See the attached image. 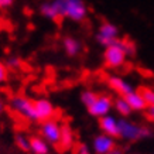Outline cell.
<instances>
[{
    "label": "cell",
    "instance_id": "1",
    "mask_svg": "<svg viewBox=\"0 0 154 154\" xmlns=\"http://www.w3.org/2000/svg\"><path fill=\"white\" fill-rule=\"evenodd\" d=\"M153 131L149 127L141 126L136 122H130L127 119H119V137L125 141H139L143 139H149Z\"/></svg>",
    "mask_w": 154,
    "mask_h": 154
},
{
    "label": "cell",
    "instance_id": "2",
    "mask_svg": "<svg viewBox=\"0 0 154 154\" xmlns=\"http://www.w3.org/2000/svg\"><path fill=\"white\" fill-rule=\"evenodd\" d=\"M64 17L71 21L81 23L88 17V6L84 0H62Z\"/></svg>",
    "mask_w": 154,
    "mask_h": 154
},
{
    "label": "cell",
    "instance_id": "3",
    "mask_svg": "<svg viewBox=\"0 0 154 154\" xmlns=\"http://www.w3.org/2000/svg\"><path fill=\"white\" fill-rule=\"evenodd\" d=\"M127 60V55L123 47H122V40L119 38L113 45L105 48L103 52V61H105V65L107 68H120L125 65V62Z\"/></svg>",
    "mask_w": 154,
    "mask_h": 154
},
{
    "label": "cell",
    "instance_id": "4",
    "mask_svg": "<svg viewBox=\"0 0 154 154\" xmlns=\"http://www.w3.org/2000/svg\"><path fill=\"white\" fill-rule=\"evenodd\" d=\"M10 107L14 113L27 120L35 122V112H34V100H31L27 96L23 95H16L10 99Z\"/></svg>",
    "mask_w": 154,
    "mask_h": 154
},
{
    "label": "cell",
    "instance_id": "5",
    "mask_svg": "<svg viewBox=\"0 0 154 154\" xmlns=\"http://www.w3.org/2000/svg\"><path fill=\"white\" fill-rule=\"evenodd\" d=\"M119 40V27L110 21H103L96 34V41L103 47H110Z\"/></svg>",
    "mask_w": 154,
    "mask_h": 154
},
{
    "label": "cell",
    "instance_id": "6",
    "mask_svg": "<svg viewBox=\"0 0 154 154\" xmlns=\"http://www.w3.org/2000/svg\"><path fill=\"white\" fill-rule=\"evenodd\" d=\"M113 109V98L109 95H98V98L91 106L88 107V112L91 116L100 117L110 115V110Z\"/></svg>",
    "mask_w": 154,
    "mask_h": 154
},
{
    "label": "cell",
    "instance_id": "7",
    "mask_svg": "<svg viewBox=\"0 0 154 154\" xmlns=\"http://www.w3.org/2000/svg\"><path fill=\"white\" fill-rule=\"evenodd\" d=\"M40 133H41V137L47 141L48 144H54V146L60 144L61 125L57 120L51 119V120L42 122L41 127H40Z\"/></svg>",
    "mask_w": 154,
    "mask_h": 154
},
{
    "label": "cell",
    "instance_id": "8",
    "mask_svg": "<svg viewBox=\"0 0 154 154\" xmlns=\"http://www.w3.org/2000/svg\"><path fill=\"white\" fill-rule=\"evenodd\" d=\"M34 112H35V122L51 120L55 115V107L48 99H37L34 100Z\"/></svg>",
    "mask_w": 154,
    "mask_h": 154
},
{
    "label": "cell",
    "instance_id": "9",
    "mask_svg": "<svg viewBox=\"0 0 154 154\" xmlns=\"http://www.w3.org/2000/svg\"><path fill=\"white\" fill-rule=\"evenodd\" d=\"M40 13L48 20L58 21L64 17V10H62V0H51V2H44L40 6Z\"/></svg>",
    "mask_w": 154,
    "mask_h": 154
},
{
    "label": "cell",
    "instance_id": "10",
    "mask_svg": "<svg viewBox=\"0 0 154 154\" xmlns=\"http://www.w3.org/2000/svg\"><path fill=\"white\" fill-rule=\"evenodd\" d=\"M115 147H116V139L103 134V133L95 136L94 141H92V149L95 154H109Z\"/></svg>",
    "mask_w": 154,
    "mask_h": 154
},
{
    "label": "cell",
    "instance_id": "11",
    "mask_svg": "<svg viewBox=\"0 0 154 154\" xmlns=\"http://www.w3.org/2000/svg\"><path fill=\"white\" fill-rule=\"evenodd\" d=\"M99 129L103 134L110 136L113 139H119V119L113 115H106L99 119Z\"/></svg>",
    "mask_w": 154,
    "mask_h": 154
},
{
    "label": "cell",
    "instance_id": "12",
    "mask_svg": "<svg viewBox=\"0 0 154 154\" xmlns=\"http://www.w3.org/2000/svg\"><path fill=\"white\" fill-rule=\"evenodd\" d=\"M107 85H109V88L115 91L119 96H126V95L131 94L133 91H136L134 86L130 84V82H127L126 79H123L120 76H109L107 78Z\"/></svg>",
    "mask_w": 154,
    "mask_h": 154
},
{
    "label": "cell",
    "instance_id": "13",
    "mask_svg": "<svg viewBox=\"0 0 154 154\" xmlns=\"http://www.w3.org/2000/svg\"><path fill=\"white\" fill-rule=\"evenodd\" d=\"M123 98L126 99V102L129 103V106L131 107L133 112H143V110L147 109V105H146L144 99H143V96L140 95L139 91H133L131 94L126 95Z\"/></svg>",
    "mask_w": 154,
    "mask_h": 154
},
{
    "label": "cell",
    "instance_id": "14",
    "mask_svg": "<svg viewBox=\"0 0 154 154\" xmlns=\"http://www.w3.org/2000/svg\"><path fill=\"white\" fill-rule=\"evenodd\" d=\"M75 143L74 130L71 129L69 125H62L61 126V137H60V147L62 150H69Z\"/></svg>",
    "mask_w": 154,
    "mask_h": 154
},
{
    "label": "cell",
    "instance_id": "15",
    "mask_svg": "<svg viewBox=\"0 0 154 154\" xmlns=\"http://www.w3.org/2000/svg\"><path fill=\"white\" fill-rule=\"evenodd\" d=\"M30 151L33 154H48L50 146L42 137L34 136V137H30Z\"/></svg>",
    "mask_w": 154,
    "mask_h": 154
},
{
    "label": "cell",
    "instance_id": "16",
    "mask_svg": "<svg viewBox=\"0 0 154 154\" xmlns=\"http://www.w3.org/2000/svg\"><path fill=\"white\" fill-rule=\"evenodd\" d=\"M62 45H64V50H65V52L69 57L78 55L81 52V50H82V44H81L79 40H76L75 37H71V35L64 38Z\"/></svg>",
    "mask_w": 154,
    "mask_h": 154
},
{
    "label": "cell",
    "instance_id": "17",
    "mask_svg": "<svg viewBox=\"0 0 154 154\" xmlns=\"http://www.w3.org/2000/svg\"><path fill=\"white\" fill-rule=\"evenodd\" d=\"M113 109L120 115L122 119H126L127 116H130L131 113H133L131 107L129 106V103L126 102V99L122 98V96H119V98H116L113 100Z\"/></svg>",
    "mask_w": 154,
    "mask_h": 154
},
{
    "label": "cell",
    "instance_id": "18",
    "mask_svg": "<svg viewBox=\"0 0 154 154\" xmlns=\"http://www.w3.org/2000/svg\"><path fill=\"white\" fill-rule=\"evenodd\" d=\"M96 98H98V94L94 92V91H91V89H85V91H82V94H81V102L84 103V106L86 109L96 100Z\"/></svg>",
    "mask_w": 154,
    "mask_h": 154
},
{
    "label": "cell",
    "instance_id": "19",
    "mask_svg": "<svg viewBox=\"0 0 154 154\" xmlns=\"http://www.w3.org/2000/svg\"><path fill=\"white\" fill-rule=\"evenodd\" d=\"M139 92H140V95L144 99L147 107L154 106V88H151V86H141V89Z\"/></svg>",
    "mask_w": 154,
    "mask_h": 154
},
{
    "label": "cell",
    "instance_id": "20",
    "mask_svg": "<svg viewBox=\"0 0 154 154\" xmlns=\"http://www.w3.org/2000/svg\"><path fill=\"white\" fill-rule=\"evenodd\" d=\"M16 144L20 150L23 151H30V139L26 137L24 134H17L16 136Z\"/></svg>",
    "mask_w": 154,
    "mask_h": 154
},
{
    "label": "cell",
    "instance_id": "21",
    "mask_svg": "<svg viewBox=\"0 0 154 154\" xmlns=\"http://www.w3.org/2000/svg\"><path fill=\"white\" fill-rule=\"evenodd\" d=\"M122 47H123L127 57L136 54V44L131 40H122Z\"/></svg>",
    "mask_w": 154,
    "mask_h": 154
},
{
    "label": "cell",
    "instance_id": "22",
    "mask_svg": "<svg viewBox=\"0 0 154 154\" xmlns=\"http://www.w3.org/2000/svg\"><path fill=\"white\" fill-rule=\"evenodd\" d=\"M7 78H9V68L6 66V64H3L0 61V84L6 82Z\"/></svg>",
    "mask_w": 154,
    "mask_h": 154
},
{
    "label": "cell",
    "instance_id": "23",
    "mask_svg": "<svg viewBox=\"0 0 154 154\" xmlns=\"http://www.w3.org/2000/svg\"><path fill=\"white\" fill-rule=\"evenodd\" d=\"M21 65V60H20L19 57H10L7 62H6V66H9V68H19Z\"/></svg>",
    "mask_w": 154,
    "mask_h": 154
},
{
    "label": "cell",
    "instance_id": "24",
    "mask_svg": "<svg viewBox=\"0 0 154 154\" xmlns=\"http://www.w3.org/2000/svg\"><path fill=\"white\" fill-rule=\"evenodd\" d=\"M76 154H92V151L89 150V147L86 144H79L78 150H76Z\"/></svg>",
    "mask_w": 154,
    "mask_h": 154
},
{
    "label": "cell",
    "instance_id": "25",
    "mask_svg": "<svg viewBox=\"0 0 154 154\" xmlns=\"http://www.w3.org/2000/svg\"><path fill=\"white\" fill-rule=\"evenodd\" d=\"M144 112H146V117H147L150 122L154 123V106H149Z\"/></svg>",
    "mask_w": 154,
    "mask_h": 154
},
{
    "label": "cell",
    "instance_id": "26",
    "mask_svg": "<svg viewBox=\"0 0 154 154\" xmlns=\"http://www.w3.org/2000/svg\"><path fill=\"white\" fill-rule=\"evenodd\" d=\"M14 0H0V9H7L13 5Z\"/></svg>",
    "mask_w": 154,
    "mask_h": 154
},
{
    "label": "cell",
    "instance_id": "27",
    "mask_svg": "<svg viewBox=\"0 0 154 154\" xmlns=\"http://www.w3.org/2000/svg\"><path fill=\"white\" fill-rule=\"evenodd\" d=\"M109 154H125V153H123V150H122V149H119V147H115V149H113Z\"/></svg>",
    "mask_w": 154,
    "mask_h": 154
},
{
    "label": "cell",
    "instance_id": "28",
    "mask_svg": "<svg viewBox=\"0 0 154 154\" xmlns=\"http://www.w3.org/2000/svg\"><path fill=\"white\" fill-rule=\"evenodd\" d=\"M3 110H5V103H3L2 100H0V113L3 112Z\"/></svg>",
    "mask_w": 154,
    "mask_h": 154
}]
</instances>
